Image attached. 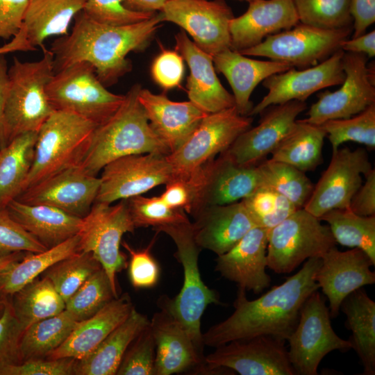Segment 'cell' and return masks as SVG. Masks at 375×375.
I'll return each mask as SVG.
<instances>
[{
  "mask_svg": "<svg viewBox=\"0 0 375 375\" xmlns=\"http://www.w3.org/2000/svg\"><path fill=\"white\" fill-rule=\"evenodd\" d=\"M321 258L307 259L301 269L258 299L248 300L238 288L234 312L202 334L204 346L217 347L231 341L269 335L288 340L307 298L319 289L315 275Z\"/></svg>",
  "mask_w": 375,
  "mask_h": 375,
  "instance_id": "1",
  "label": "cell"
},
{
  "mask_svg": "<svg viewBox=\"0 0 375 375\" xmlns=\"http://www.w3.org/2000/svg\"><path fill=\"white\" fill-rule=\"evenodd\" d=\"M70 32L51 44L56 73L78 62L91 64L106 86L115 84L132 69L127 55L144 50L163 22L160 12L135 24L114 26L97 23L83 11Z\"/></svg>",
  "mask_w": 375,
  "mask_h": 375,
  "instance_id": "2",
  "label": "cell"
},
{
  "mask_svg": "<svg viewBox=\"0 0 375 375\" xmlns=\"http://www.w3.org/2000/svg\"><path fill=\"white\" fill-rule=\"evenodd\" d=\"M141 88L138 83L133 85L115 112L94 128L79 163L89 174L97 176L108 163L123 156L170 153L151 128L139 101Z\"/></svg>",
  "mask_w": 375,
  "mask_h": 375,
  "instance_id": "3",
  "label": "cell"
},
{
  "mask_svg": "<svg viewBox=\"0 0 375 375\" xmlns=\"http://www.w3.org/2000/svg\"><path fill=\"white\" fill-rule=\"evenodd\" d=\"M37 61H21L14 57L8 68L1 147L18 135L38 132L54 111L46 88L53 75V56L44 47Z\"/></svg>",
  "mask_w": 375,
  "mask_h": 375,
  "instance_id": "4",
  "label": "cell"
},
{
  "mask_svg": "<svg viewBox=\"0 0 375 375\" xmlns=\"http://www.w3.org/2000/svg\"><path fill=\"white\" fill-rule=\"evenodd\" d=\"M156 233H165L174 242L175 256L183 269V284L173 299L162 296L158 306L169 312L185 328L201 356L203 343L201 319L209 304L219 303L216 291L203 282L198 265L201 249L194 239L191 222L167 225L153 228Z\"/></svg>",
  "mask_w": 375,
  "mask_h": 375,
  "instance_id": "5",
  "label": "cell"
},
{
  "mask_svg": "<svg viewBox=\"0 0 375 375\" xmlns=\"http://www.w3.org/2000/svg\"><path fill=\"white\" fill-rule=\"evenodd\" d=\"M97 125L74 113L54 110L38 133L34 158L24 190L79 165Z\"/></svg>",
  "mask_w": 375,
  "mask_h": 375,
  "instance_id": "6",
  "label": "cell"
},
{
  "mask_svg": "<svg viewBox=\"0 0 375 375\" xmlns=\"http://www.w3.org/2000/svg\"><path fill=\"white\" fill-rule=\"evenodd\" d=\"M54 110L74 113L97 126L109 119L124 101L99 79L94 67L78 62L53 74L47 88Z\"/></svg>",
  "mask_w": 375,
  "mask_h": 375,
  "instance_id": "7",
  "label": "cell"
},
{
  "mask_svg": "<svg viewBox=\"0 0 375 375\" xmlns=\"http://www.w3.org/2000/svg\"><path fill=\"white\" fill-rule=\"evenodd\" d=\"M335 245L328 226L304 208H299L269 230L267 267L276 274H289L306 260L321 258Z\"/></svg>",
  "mask_w": 375,
  "mask_h": 375,
  "instance_id": "8",
  "label": "cell"
},
{
  "mask_svg": "<svg viewBox=\"0 0 375 375\" xmlns=\"http://www.w3.org/2000/svg\"><path fill=\"white\" fill-rule=\"evenodd\" d=\"M329 308L318 290L305 301L297 324L288 339V356L298 375H317L322 360L328 353L352 349L349 340L340 338L331 324Z\"/></svg>",
  "mask_w": 375,
  "mask_h": 375,
  "instance_id": "9",
  "label": "cell"
},
{
  "mask_svg": "<svg viewBox=\"0 0 375 375\" xmlns=\"http://www.w3.org/2000/svg\"><path fill=\"white\" fill-rule=\"evenodd\" d=\"M135 229L126 199L115 205L95 201L82 218L78 251L91 253L100 262L117 295L116 275L128 265L122 238Z\"/></svg>",
  "mask_w": 375,
  "mask_h": 375,
  "instance_id": "10",
  "label": "cell"
},
{
  "mask_svg": "<svg viewBox=\"0 0 375 375\" xmlns=\"http://www.w3.org/2000/svg\"><path fill=\"white\" fill-rule=\"evenodd\" d=\"M352 32L353 26L323 29L299 22L240 53L248 56L265 57L301 69L327 59L340 49L341 43Z\"/></svg>",
  "mask_w": 375,
  "mask_h": 375,
  "instance_id": "11",
  "label": "cell"
},
{
  "mask_svg": "<svg viewBox=\"0 0 375 375\" xmlns=\"http://www.w3.org/2000/svg\"><path fill=\"white\" fill-rule=\"evenodd\" d=\"M253 117L241 115L235 107L208 114L177 149L167 156L174 176L185 178L218 153L225 151L251 127Z\"/></svg>",
  "mask_w": 375,
  "mask_h": 375,
  "instance_id": "12",
  "label": "cell"
},
{
  "mask_svg": "<svg viewBox=\"0 0 375 375\" xmlns=\"http://www.w3.org/2000/svg\"><path fill=\"white\" fill-rule=\"evenodd\" d=\"M185 178L192 189L193 201L189 212L192 216L206 206L241 201L263 185L258 165H240L224 153Z\"/></svg>",
  "mask_w": 375,
  "mask_h": 375,
  "instance_id": "13",
  "label": "cell"
},
{
  "mask_svg": "<svg viewBox=\"0 0 375 375\" xmlns=\"http://www.w3.org/2000/svg\"><path fill=\"white\" fill-rule=\"evenodd\" d=\"M364 53L344 52L342 67L345 78L340 88L318 94V100L301 122L321 125L330 119L351 117L375 103L374 65H367Z\"/></svg>",
  "mask_w": 375,
  "mask_h": 375,
  "instance_id": "14",
  "label": "cell"
},
{
  "mask_svg": "<svg viewBox=\"0 0 375 375\" xmlns=\"http://www.w3.org/2000/svg\"><path fill=\"white\" fill-rule=\"evenodd\" d=\"M160 13L163 22L179 26L210 56L231 49L229 24L234 15L225 0H167Z\"/></svg>",
  "mask_w": 375,
  "mask_h": 375,
  "instance_id": "15",
  "label": "cell"
},
{
  "mask_svg": "<svg viewBox=\"0 0 375 375\" xmlns=\"http://www.w3.org/2000/svg\"><path fill=\"white\" fill-rule=\"evenodd\" d=\"M95 201L112 203L142 195L174 176L167 156L148 153L119 158L101 169Z\"/></svg>",
  "mask_w": 375,
  "mask_h": 375,
  "instance_id": "16",
  "label": "cell"
},
{
  "mask_svg": "<svg viewBox=\"0 0 375 375\" xmlns=\"http://www.w3.org/2000/svg\"><path fill=\"white\" fill-rule=\"evenodd\" d=\"M285 342L269 335L231 341L205 356L206 371L228 369L241 375H296Z\"/></svg>",
  "mask_w": 375,
  "mask_h": 375,
  "instance_id": "17",
  "label": "cell"
},
{
  "mask_svg": "<svg viewBox=\"0 0 375 375\" xmlns=\"http://www.w3.org/2000/svg\"><path fill=\"white\" fill-rule=\"evenodd\" d=\"M372 169L364 149L343 147L333 151L329 165L303 208L318 218L333 209L349 208L353 196L363 183L362 175Z\"/></svg>",
  "mask_w": 375,
  "mask_h": 375,
  "instance_id": "18",
  "label": "cell"
},
{
  "mask_svg": "<svg viewBox=\"0 0 375 375\" xmlns=\"http://www.w3.org/2000/svg\"><path fill=\"white\" fill-rule=\"evenodd\" d=\"M341 49L322 62L308 68H291L270 76L262 81L268 93L251 109L249 116L261 114L266 108L290 101H306L312 94L326 88L341 85L345 78Z\"/></svg>",
  "mask_w": 375,
  "mask_h": 375,
  "instance_id": "19",
  "label": "cell"
},
{
  "mask_svg": "<svg viewBox=\"0 0 375 375\" xmlns=\"http://www.w3.org/2000/svg\"><path fill=\"white\" fill-rule=\"evenodd\" d=\"M100 178L79 165L60 171L24 190L15 199L28 204L55 207L83 218L95 202Z\"/></svg>",
  "mask_w": 375,
  "mask_h": 375,
  "instance_id": "20",
  "label": "cell"
},
{
  "mask_svg": "<svg viewBox=\"0 0 375 375\" xmlns=\"http://www.w3.org/2000/svg\"><path fill=\"white\" fill-rule=\"evenodd\" d=\"M306 108L305 101L297 100L268 107L259 124L241 133L222 153L240 165H258L278 147Z\"/></svg>",
  "mask_w": 375,
  "mask_h": 375,
  "instance_id": "21",
  "label": "cell"
},
{
  "mask_svg": "<svg viewBox=\"0 0 375 375\" xmlns=\"http://www.w3.org/2000/svg\"><path fill=\"white\" fill-rule=\"evenodd\" d=\"M375 263L362 249L345 251L336 246L322 257L315 280L329 301L331 317H336L343 300L364 285L375 283V273L370 269Z\"/></svg>",
  "mask_w": 375,
  "mask_h": 375,
  "instance_id": "22",
  "label": "cell"
},
{
  "mask_svg": "<svg viewBox=\"0 0 375 375\" xmlns=\"http://www.w3.org/2000/svg\"><path fill=\"white\" fill-rule=\"evenodd\" d=\"M247 11L229 24L231 49L240 52L299 23L293 0H251Z\"/></svg>",
  "mask_w": 375,
  "mask_h": 375,
  "instance_id": "23",
  "label": "cell"
},
{
  "mask_svg": "<svg viewBox=\"0 0 375 375\" xmlns=\"http://www.w3.org/2000/svg\"><path fill=\"white\" fill-rule=\"evenodd\" d=\"M269 229H251L227 252L217 256L215 270L238 288L260 293L268 288L271 277L266 272Z\"/></svg>",
  "mask_w": 375,
  "mask_h": 375,
  "instance_id": "24",
  "label": "cell"
},
{
  "mask_svg": "<svg viewBox=\"0 0 375 375\" xmlns=\"http://www.w3.org/2000/svg\"><path fill=\"white\" fill-rule=\"evenodd\" d=\"M191 223L198 247L217 256L234 247L256 224L242 201L209 206L195 213Z\"/></svg>",
  "mask_w": 375,
  "mask_h": 375,
  "instance_id": "25",
  "label": "cell"
},
{
  "mask_svg": "<svg viewBox=\"0 0 375 375\" xmlns=\"http://www.w3.org/2000/svg\"><path fill=\"white\" fill-rule=\"evenodd\" d=\"M175 50L190 68L186 84L189 101L208 114L234 107L233 95L219 81L212 56L199 48L183 30L175 35Z\"/></svg>",
  "mask_w": 375,
  "mask_h": 375,
  "instance_id": "26",
  "label": "cell"
},
{
  "mask_svg": "<svg viewBox=\"0 0 375 375\" xmlns=\"http://www.w3.org/2000/svg\"><path fill=\"white\" fill-rule=\"evenodd\" d=\"M138 99L149 124L172 153L181 146L208 115L188 101H174L165 93L156 94L141 88Z\"/></svg>",
  "mask_w": 375,
  "mask_h": 375,
  "instance_id": "27",
  "label": "cell"
},
{
  "mask_svg": "<svg viewBox=\"0 0 375 375\" xmlns=\"http://www.w3.org/2000/svg\"><path fill=\"white\" fill-rule=\"evenodd\" d=\"M149 326L156 344L154 375H170L194 368L204 370L205 357L169 312L163 309L155 312Z\"/></svg>",
  "mask_w": 375,
  "mask_h": 375,
  "instance_id": "28",
  "label": "cell"
},
{
  "mask_svg": "<svg viewBox=\"0 0 375 375\" xmlns=\"http://www.w3.org/2000/svg\"><path fill=\"white\" fill-rule=\"evenodd\" d=\"M215 70L227 79L233 90L235 107L243 116H249L253 107L251 95L265 79L293 68L288 64L274 60H260L247 57L231 49L212 56Z\"/></svg>",
  "mask_w": 375,
  "mask_h": 375,
  "instance_id": "29",
  "label": "cell"
},
{
  "mask_svg": "<svg viewBox=\"0 0 375 375\" xmlns=\"http://www.w3.org/2000/svg\"><path fill=\"white\" fill-rule=\"evenodd\" d=\"M133 307L127 293L113 299L96 314L79 322L67 340L47 358H84L127 318Z\"/></svg>",
  "mask_w": 375,
  "mask_h": 375,
  "instance_id": "30",
  "label": "cell"
},
{
  "mask_svg": "<svg viewBox=\"0 0 375 375\" xmlns=\"http://www.w3.org/2000/svg\"><path fill=\"white\" fill-rule=\"evenodd\" d=\"M11 216L47 249L77 235L82 218L47 205H33L14 199L7 206Z\"/></svg>",
  "mask_w": 375,
  "mask_h": 375,
  "instance_id": "31",
  "label": "cell"
},
{
  "mask_svg": "<svg viewBox=\"0 0 375 375\" xmlns=\"http://www.w3.org/2000/svg\"><path fill=\"white\" fill-rule=\"evenodd\" d=\"M85 0H27L22 29L35 51L43 48L45 40L69 33V26L82 11Z\"/></svg>",
  "mask_w": 375,
  "mask_h": 375,
  "instance_id": "32",
  "label": "cell"
},
{
  "mask_svg": "<svg viewBox=\"0 0 375 375\" xmlns=\"http://www.w3.org/2000/svg\"><path fill=\"white\" fill-rule=\"evenodd\" d=\"M147 317L133 308L117 326L90 354L76 360L75 375H115L131 342L149 324Z\"/></svg>",
  "mask_w": 375,
  "mask_h": 375,
  "instance_id": "33",
  "label": "cell"
},
{
  "mask_svg": "<svg viewBox=\"0 0 375 375\" xmlns=\"http://www.w3.org/2000/svg\"><path fill=\"white\" fill-rule=\"evenodd\" d=\"M340 308L347 316L346 325L351 331L352 349L363 367V374H375V302L359 288L349 294Z\"/></svg>",
  "mask_w": 375,
  "mask_h": 375,
  "instance_id": "34",
  "label": "cell"
},
{
  "mask_svg": "<svg viewBox=\"0 0 375 375\" xmlns=\"http://www.w3.org/2000/svg\"><path fill=\"white\" fill-rule=\"evenodd\" d=\"M38 132L17 136L0 148V208L23 192L31 168Z\"/></svg>",
  "mask_w": 375,
  "mask_h": 375,
  "instance_id": "35",
  "label": "cell"
},
{
  "mask_svg": "<svg viewBox=\"0 0 375 375\" xmlns=\"http://www.w3.org/2000/svg\"><path fill=\"white\" fill-rule=\"evenodd\" d=\"M326 133L321 125L297 119L278 147L272 160L283 162L306 172L315 170L322 162V148Z\"/></svg>",
  "mask_w": 375,
  "mask_h": 375,
  "instance_id": "36",
  "label": "cell"
},
{
  "mask_svg": "<svg viewBox=\"0 0 375 375\" xmlns=\"http://www.w3.org/2000/svg\"><path fill=\"white\" fill-rule=\"evenodd\" d=\"M76 235L62 243L39 253L26 252L0 276V295L10 297L58 261L78 251Z\"/></svg>",
  "mask_w": 375,
  "mask_h": 375,
  "instance_id": "37",
  "label": "cell"
},
{
  "mask_svg": "<svg viewBox=\"0 0 375 375\" xmlns=\"http://www.w3.org/2000/svg\"><path fill=\"white\" fill-rule=\"evenodd\" d=\"M10 297L14 312L25 329L65 309V301L45 276L36 278Z\"/></svg>",
  "mask_w": 375,
  "mask_h": 375,
  "instance_id": "38",
  "label": "cell"
},
{
  "mask_svg": "<svg viewBox=\"0 0 375 375\" xmlns=\"http://www.w3.org/2000/svg\"><path fill=\"white\" fill-rule=\"evenodd\" d=\"M78 322L67 310L27 327L20 344L22 360L44 358L69 337Z\"/></svg>",
  "mask_w": 375,
  "mask_h": 375,
  "instance_id": "39",
  "label": "cell"
},
{
  "mask_svg": "<svg viewBox=\"0 0 375 375\" xmlns=\"http://www.w3.org/2000/svg\"><path fill=\"white\" fill-rule=\"evenodd\" d=\"M319 219L328 223L336 243L362 249L375 263V215L360 216L344 208L329 210Z\"/></svg>",
  "mask_w": 375,
  "mask_h": 375,
  "instance_id": "40",
  "label": "cell"
},
{
  "mask_svg": "<svg viewBox=\"0 0 375 375\" xmlns=\"http://www.w3.org/2000/svg\"><path fill=\"white\" fill-rule=\"evenodd\" d=\"M258 167L263 185L285 197L297 208H303L315 186L305 172L291 165L272 159L262 160Z\"/></svg>",
  "mask_w": 375,
  "mask_h": 375,
  "instance_id": "41",
  "label": "cell"
},
{
  "mask_svg": "<svg viewBox=\"0 0 375 375\" xmlns=\"http://www.w3.org/2000/svg\"><path fill=\"white\" fill-rule=\"evenodd\" d=\"M102 268L100 262L89 252L78 251L55 263L44 272L56 291L67 300L94 272Z\"/></svg>",
  "mask_w": 375,
  "mask_h": 375,
  "instance_id": "42",
  "label": "cell"
},
{
  "mask_svg": "<svg viewBox=\"0 0 375 375\" xmlns=\"http://www.w3.org/2000/svg\"><path fill=\"white\" fill-rule=\"evenodd\" d=\"M118 297L112 288L108 276L101 268L91 275L67 300L65 310L78 321L85 320Z\"/></svg>",
  "mask_w": 375,
  "mask_h": 375,
  "instance_id": "43",
  "label": "cell"
},
{
  "mask_svg": "<svg viewBox=\"0 0 375 375\" xmlns=\"http://www.w3.org/2000/svg\"><path fill=\"white\" fill-rule=\"evenodd\" d=\"M331 144L332 151L352 141L375 149V103L347 119H330L321 124Z\"/></svg>",
  "mask_w": 375,
  "mask_h": 375,
  "instance_id": "44",
  "label": "cell"
},
{
  "mask_svg": "<svg viewBox=\"0 0 375 375\" xmlns=\"http://www.w3.org/2000/svg\"><path fill=\"white\" fill-rule=\"evenodd\" d=\"M299 22L323 29L353 26L350 0H293Z\"/></svg>",
  "mask_w": 375,
  "mask_h": 375,
  "instance_id": "45",
  "label": "cell"
},
{
  "mask_svg": "<svg viewBox=\"0 0 375 375\" xmlns=\"http://www.w3.org/2000/svg\"><path fill=\"white\" fill-rule=\"evenodd\" d=\"M242 201L256 226L269 230L299 209L285 197L265 185Z\"/></svg>",
  "mask_w": 375,
  "mask_h": 375,
  "instance_id": "46",
  "label": "cell"
},
{
  "mask_svg": "<svg viewBox=\"0 0 375 375\" xmlns=\"http://www.w3.org/2000/svg\"><path fill=\"white\" fill-rule=\"evenodd\" d=\"M135 228L160 226L189 222L183 209L173 208L160 197L135 196L126 199Z\"/></svg>",
  "mask_w": 375,
  "mask_h": 375,
  "instance_id": "47",
  "label": "cell"
},
{
  "mask_svg": "<svg viewBox=\"0 0 375 375\" xmlns=\"http://www.w3.org/2000/svg\"><path fill=\"white\" fill-rule=\"evenodd\" d=\"M155 358L156 344L149 324L129 344L116 374L154 375Z\"/></svg>",
  "mask_w": 375,
  "mask_h": 375,
  "instance_id": "48",
  "label": "cell"
},
{
  "mask_svg": "<svg viewBox=\"0 0 375 375\" xmlns=\"http://www.w3.org/2000/svg\"><path fill=\"white\" fill-rule=\"evenodd\" d=\"M82 11L97 23L114 26L140 22L156 13L131 10L124 0H85Z\"/></svg>",
  "mask_w": 375,
  "mask_h": 375,
  "instance_id": "49",
  "label": "cell"
},
{
  "mask_svg": "<svg viewBox=\"0 0 375 375\" xmlns=\"http://www.w3.org/2000/svg\"><path fill=\"white\" fill-rule=\"evenodd\" d=\"M47 249L10 214L0 208V257L19 252L39 253Z\"/></svg>",
  "mask_w": 375,
  "mask_h": 375,
  "instance_id": "50",
  "label": "cell"
},
{
  "mask_svg": "<svg viewBox=\"0 0 375 375\" xmlns=\"http://www.w3.org/2000/svg\"><path fill=\"white\" fill-rule=\"evenodd\" d=\"M24 330L8 297L0 317V369L22 362L20 344Z\"/></svg>",
  "mask_w": 375,
  "mask_h": 375,
  "instance_id": "51",
  "label": "cell"
},
{
  "mask_svg": "<svg viewBox=\"0 0 375 375\" xmlns=\"http://www.w3.org/2000/svg\"><path fill=\"white\" fill-rule=\"evenodd\" d=\"M154 242L153 240L147 247L142 249H135L125 241L121 243L130 256L128 276L135 288H152L159 279L160 267L151 253Z\"/></svg>",
  "mask_w": 375,
  "mask_h": 375,
  "instance_id": "52",
  "label": "cell"
},
{
  "mask_svg": "<svg viewBox=\"0 0 375 375\" xmlns=\"http://www.w3.org/2000/svg\"><path fill=\"white\" fill-rule=\"evenodd\" d=\"M76 359L37 358L0 369V375H74Z\"/></svg>",
  "mask_w": 375,
  "mask_h": 375,
  "instance_id": "53",
  "label": "cell"
},
{
  "mask_svg": "<svg viewBox=\"0 0 375 375\" xmlns=\"http://www.w3.org/2000/svg\"><path fill=\"white\" fill-rule=\"evenodd\" d=\"M184 71L181 54L176 50L165 49L154 58L151 67L153 81L165 90L180 86Z\"/></svg>",
  "mask_w": 375,
  "mask_h": 375,
  "instance_id": "54",
  "label": "cell"
},
{
  "mask_svg": "<svg viewBox=\"0 0 375 375\" xmlns=\"http://www.w3.org/2000/svg\"><path fill=\"white\" fill-rule=\"evenodd\" d=\"M16 51H32L22 29L10 42L0 47V148L1 147L3 114L8 90V67L5 55Z\"/></svg>",
  "mask_w": 375,
  "mask_h": 375,
  "instance_id": "55",
  "label": "cell"
},
{
  "mask_svg": "<svg viewBox=\"0 0 375 375\" xmlns=\"http://www.w3.org/2000/svg\"><path fill=\"white\" fill-rule=\"evenodd\" d=\"M27 0H0V38L9 40L21 30Z\"/></svg>",
  "mask_w": 375,
  "mask_h": 375,
  "instance_id": "56",
  "label": "cell"
},
{
  "mask_svg": "<svg viewBox=\"0 0 375 375\" xmlns=\"http://www.w3.org/2000/svg\"><path fill=\"white\" fill-rule=\"evenodd\" d=\"M165 185L160 198L171 208L183 209L189 213L193 193L188 178L173 177Z\"/></svg>",
  "mask_w": 375,
  "mask_h": 375,
  "instance_id": "57",
  "label": "cell"
},
{
  "mask_svg": "<svg viewBox=\"0 0 375 375\" xmlns=\"http://www.w3.org/2000/svg\"><path fill=\"white\" fill-rule=\"evenodd\" d=\"M365 182L353 196L349 209L360 216L375 215V170L372 168L364 175Z\"/></svg>",
  "mask_w": 375,
  "mask_h": 375,
  "instance_id": "58",
  "label": "cell"
},
{
  "mask_svg": "<svg viewBox=\"0 0 375 375\" xmlns=\"http://www.w3.org/2000/svg\"><path fill=\"white\" fill-rule=\"evenodd\" d=\"M350 13L353 19V37L366 33L375 22V0H350Z\"/></svg>",
  "mask_w": 375,
  "mask_h": 375,
  "instance_id": "59",
  "label": "cell"
},
{
  "mask_svg": "<svg viewBox=\"0 0 375 375\" xmlns=\"http://www.w3.org/2000/svg\"><path fill=\"white\" fill-rule=\"evenodd\" d=\"M340 49L344 52L364 53L368 58H374L375 56V31L368 33L349 38L343 41L340 44Z\"/></svg>",
  "mask_w": 375,
  "mask_h": 375,
  "instance_id": "60",
  "label": "cell"
},
{
  "mask_svg": "<svg viewBox=\"0 0 375 375\" xmlns=\"http://www.w3.org/2000/svg\"><path fill=\"white\" fill-rule=\"evenodd\" d=\"M167 0H124L130 9L144 12H160Z\"/></svg>",
  "mask_w": 375,
  "mask_h": 375,
  "instance_id": "61",
  "label": "cell"
},
{
  "mask_svg": "<svg viewBox=\"0 0 375 375\" xmlns=\"http://www.w3.org/2000/svg\"><path fill=\"white\" fill-rule=\"evenodd\" d=\"M26 253L19 252L8 256L0 257V276L11 265L21 260Z\"/></svg>",
  "mask_w": 375,
  "mask_h": 375,
  "instance_id": "62",
  "label": "cell"
},
{
  "mask_svg": "<svg viewBox=\"0 0 375 375\" xmlns=\"http://www.w3.org/2000/svg\"><path fill=\"white\" fill-rule=\"evenodd\" d=\"M7 299V297L0 295V317L3 312Z\"/></svg>",
  "mask_w": 375,
  "mask_h": 375,
  "instance_id": "63",
  "label": "cell"
},
{
  "mask_svg": "<svg viewBox=\"0 0 375 375\" xmlns=\"http://www.w3.org/2000/svg\"><path fill=\"white\" fill-rule=\"evenodd\" d=\"M238 1H244L249 2V1H250L251 0H238Z\"/></svg>",
  "mask_w": 375,
  "mask_h": 375,
  "instance_id": "64",
  "label": "cell"
}]
</instances>
